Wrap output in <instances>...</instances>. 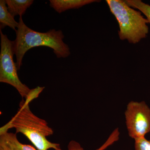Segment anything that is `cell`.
<instances>
[{
  "label": "cell",
  "mask_w": 150,
  "mask_h": 150,
  "mask_svg": "<svg viewBox=\"0 0 150 150\" xmlns=\"http://www.w3.org/2000/svg\"><path fill=\"white\" fill-rule=\"evenodd\" d=\"M106 2L118 21L120 39L136 44L146 37L149 31V22L140 11L129 6L124 1L107 0Z\"/></svg>",
  "instance_id": "3957f363"
},
{
  "label": "cell",
  "mask_w": 150,
  "mask_h": 150,
  "mask_svg": "<svg viewBox=\"0 0 150 150\" xmlns=\"http://www.w3.org/2000/svg\"><path fill=\"white\" fill-rule=\"evenodd\" d=\"M30 102L22 99L18 110L10 121L0 128V134L15 129L17 133L24 135L38 150H63L60 145L53 143L47 137L53 135L54 131L47 121L38 117L30 110Z\"/></svg>",
  "instance_id": "6da1fadb"
},
{
  "label": "cell",
  "mask_w": 150,
  "mask_h": 150,
  "mask_svg": "<svg viewBox=\"0 0 150 150\" xmlns=\"http://www.w3.org/2000/svg\"><path fill=\"white\" fill-rule=\"evenodd\" d=\"M0 82L8 84L15 88L22 99L31 102L37 98L45 87L38 86L30 89L20 80L17 73L16 63L13 60L14 42L8 39L0 29Z\"/></svg>",
  "instance_id": "277c9868"
},
{
  "label": "cell",
  "mask_w": 150,
  "mask_h": 150,
  "mask_svg": "<svg viewBox=\"0 0 150 150\" xmlns=\"http://www.w3.org/2000/svg\"><path fill=\"white\" fill-rule=\"evenodd\" d=\"M0 150H38L31 145L19 141L16 134L7 132L0 134Z\"/></svg>",
  "instance_id": "8992f818"
},
{
  "label": "cell",
  "mask_w": 150,
  "mask_h": 150,
  "mask_svg": "<svg viewBox=\"0 0 150 150\" xmlns=\"http://www.w3.org/2000/svg\"><path fill=\"white\" fill-rule=\"evenodd\" d=\"M125 2L131 7L139 10L144 14L150 24V5L145 4L141 0H126Z\"/></svg>",
  "instance_id": "8fae6325"
},
{
  "label": "cell",
  "mask_w": 150,
  "mask_h": 150,
  "mask_svg": "<svg viewBox=\"0 0 150 150\" xmlns=\"http://www.w3.org/2000/svg\"><path fill=\"white\" fill-rule=\"evenodd\" d=\"M18 23L16 31V38L14 41L18 70L22 65L25 53L34 47L46 46L52 48L58 58H66L70 56V48L64 41V35L62 30L52 29L44 33L35 31L25 24L22 16H20Z\"/></svg>",
  "instance_id": "7a4b0ae2"
},
{
  "label": "cell",
  "mask_w": 150,
  "mask_h": 150,
  "mask_svg": "<svg viewBox=\"0 0 150 150\" xmlns=\"http://www.w3.org/2000/svg\"><path fill=\"white\" fill-rule=\"evenodd\" d=\"M120 131L118 128H116L112 131L109 137L104 144L96 150H105L108 147L113 144L119 139ZM67 150H84L79 142L72 140L70 141L67 146Z\"/></svg>",
  "instance_id": "30bf717a"
},
{
  "label": "cell",
  "mask_w": 150,
  "mask_h": 150,
  "mask_svg": "<svg viewBox=\"0 0 150 150\" xmlns=\"http://www.w3.org/2000/svg\"><path fill=\"white\" fill-rule=\"evenodd\" d=\"M135 150H150V140L145 137H142L134 140Z\"/></svg>",
  "instance_id": "7c38bea8"
},
{
  "label": "cell",
  "mask_w": 150,
  "mask_h": 150,
  "mask_svg": "<svg viewBox=\"0 0 150 150\" xmlns=\"http://www.w3.org/2000/svg\"><path fill=\"white\" fill-rule=\"evenodd\" d=\"M50 6L59 13L73 9H78L95 2L96 0H50Z\"/></svg>",
  "instance_id": "52a82bcc"
},
{
  "label": "cell",
  "mask_w": 150,
  "mask_h": 150,
  "mask_svg": "<svg viewBox=\"0 0 150 150\" xmlns=\"http://www.w3.org/2000/svg\"><path fill=\"white\" fill-rule=\"evenodd\" d=\"M33 2V0H6L8 9L14 17L17 16H22Z\"/></svg>",
  "instance_id": "ba28073f"
},
{
  "label": "cell",
  "mask_w": 150,
  "mask_h": 150,
  "mask_svg": "<svg viewBox=\"0 0 150 150\" xmlns=\"http://www.w3.org/2000/svg\"><path fill=\"white\" fill-rule=\"evenodd\" d=\"M129 137L134 140L150 133V108L144 101H131L125 112Z\"/></svg>",
  "instance_id": "5b68a950"
},
{
  "label": "cell",
  "mask_w": 150,
  "mask_h": 150,
  "mask_svg": "<svg viewBox=\"0 0 150 150\" xmlns=\"http://www.w3.org/2000/svg\"><path fill=\"white\" fill-rule=\"evenodd\" d=\"M18 22L16 21L14 17L10 13L8 9L6 0L0 1V29L8 26L16 31Z\"/></svg>",
  "instance_id": "9c48e42d"
}]
</instances>
